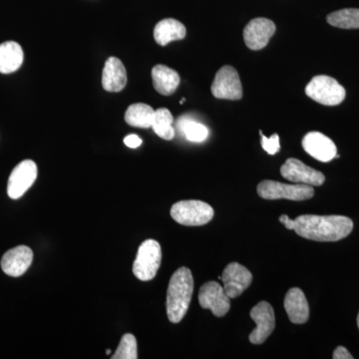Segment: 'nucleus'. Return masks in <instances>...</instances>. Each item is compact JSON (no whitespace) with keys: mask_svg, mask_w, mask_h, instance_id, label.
Segmentation results:
<instances>
[{"mask_svg":"<svg viewBox=\"0 0 359 359\" xmlns=\"http://www.w3.org/2000/svg\"><path fill=\"white\" fill-rule=\"evenodd\" d=\"M299 237L316 242H337L353 230V222L344 216L304 215L294 219Z\"/></svg>","mask_w":359,"mask_h":359,"instance_id":"f257e3e1","label":"nucleus"},{"mask_svg":"<svg viewBox=\"0 0 359 359\" xmlns=\"http://www.w3.org/2000/svg\"><path fill=\"white\" fill-rule=\"evenodd\" d=\"M194 278L186 266L177 269L170 280L167 290V316L173 323L183 320L192 301Z\"/></svg>","mask_w":359,"mask_h":359,"instance_id":"f03ea898","label":"nucleus"},{"mask_svg":"<svg viewBox=\"0 0 359 359\" xmlns=\"http://www.w3.org/2000/svg\"><path fill=\"white\" fill-rule=\"evenodd\" d=\"M306 94L323 105L337 106L346 99V92L334 78L318 75L313 77L306 87Z\"/></svg>","mask_w":359,"mask_h":359,"instance_id":"7ed1b4c3","label":"nucleus"},{"mask_svg":"<svg viewBox=\"0 0 359 359\" xmlns=\"http://www.w3.org/2000/svg\"><path fill=\"white\" fill-rule=\"evenodd\" d=\"M171 217L183 226H204L214 218V210L211 205L201 201H181L172 207Z\"/></svg>","mask_w":359,"mask_h":359,"instance_id":"20e7f679","label":"nucleus"},{"mask_svg":"<svg viewBox=\"0 0 359 359\" xmlns=\"http://www.w3.org/2000/svg\"><path fill=\"white\" fill-rule=\"evenodd\" d=\"M162 259V250L157 241L142 243L133 264V273L142 282H149L157 275Z\"/></svg>","mask_w":359,"mask_h":359,"instance_id":"39448f33","label":"nucleus"},{"mask_svg":"<svg viewBox=\"0 0 359 359\" xmlns=\"http://www.w3.org/2000/svg\"><path fill=\"white\" fill-rule=\"evenodd\" d=\"M257 191L259 197L266 200L306 201L311 199L314 195L313 186L304 184L287 185L271 180L261 182L257 186Z\"/></svg>","mask_w":359,"mask_h":359,"instance_id":"423d86ee","label":"nucleus"},{"mask_svg":"<svg viewBox=\"0 0 359 359\" xmlns=\"http://www.w3.org/2000/svg\"><path fill=\"white\" fill-rule=\"evenodd\" d=\"M212 95L226 100H240L243 87L238 71L233 66H223L218 71L212 84Z\"/></svg>","mask_w":359,"mask_h":359,"instance_id":"0eeeda50","label":"nucleus"},{"mask_svg":"<svg viewBox=\"0 0 359 359\" xmlns=\"http://www.w3.org/2000/svg\"><path fill=\"white\" fill-rule=\"evenodd\" d=\"M37 165L32 160L20 162L11 172L7 183V195L11 199L22 197L37 178Z\"/></svg>","mask_w":359,"mask_h":359,"instance_id":"6e6552de","label":"nucleus"},{"mask_svg":"<svg viewBox=\"0 0 359 359\" xmlns=\"http://www.w3.org/2000/svg\"><path fill=\"white\" fill-rule=\"evenodd\" d=\"M250 318L256 323V328L250 332L249 339L252 344H262L273 334L276 327V316L273 306L266 302H261L250 311Z\"/></svg>","mask_w":359,"mask_h":359,"instance_id":"1a4fd4ad","label":"nucleus"},{"mask_svg":"<svg viewBox=\"0 0 359 359\" xmlns=\"http://www.w3.org/2000/svg\"><path fill=\"white\" fill-rule=\"evenodd\" d=\"M200 306L210 309L217 318H222L229 313L231 308V299L224 287L217 282L205 283L199 292Z\"/></svg>","mask_w":359,"mask_h":359,"instance_id":"9d476101","label":"nucleus"},{"mask_svg":"<svg viewBox=\"0 0 359 359\" xmlns=\"http://www.w3.org/2000/svg\"><path fill=\"white\" fill-rule=\"evenodd\" d=\"M280 174L283 178L289 180L295 184L318 187L325 181V175L320 171L306 166L302 161L290 158L285 161L280 168Z\"/></svg>","mask_w":359,"mask_h":359,"instance_id":"9b49d317","label":"nucleus"},{"mask_svg":"<svg viewBox=\"0 0 359 359\" xmlns=\"http://www.w3.org/2000/svg\"><path fill=\"white\" fill-rule=\"evenodd\" d=\"M276 32V25L268 18L250 20L244 29L245 43L252 50H261L268 45Z\"/></svg>","mask_w":359,"mask_h":359,"instance_id":"f8f14e48","label":"nucleus"},{"mask_svg":"<svg viewBox=\"0 0 359 359\" xmlns=\"http://www.w3.org/2000/svg\"><path fill=\"white\" fill-rule=\"evenodd\" d=\"M224 290L230 299L240 297L252 282V273L238 263H231L224 269L221 276Z\"/></svg>","mask_w":359,"mask_h":359,"instance_id":"ddd939ff","label":"nucleus"},{"mask_svg":"<svg viewBox=\"0 0 359 359\" xmlns=\"http://www.w3.org/2000/svg\"><path fill=\"white\" fill-rule=\"evenodd\" d=\"M33 261V252L29 247L18 245L7 250L1 259V269L7 276L18 278L25 275Z\"/></svg>","mask_w":359,"mask_h":359,"instance_id":"4468645a","label":"nucleus"},{"mask_svg":"<svg viewBox=\"0 0 359 359\" xmlns=\"http://www.w3.org/2000/svg\"><path fill=\"white\" fill-rule=\"evenodd\" d=\"M304 151L320 162L327 163L337 154V146L332 139L320 132H311L302 139Z\"/></svg>","mask_w":359,"mask_h":359,"instance_id":"2eb2a0df","label":"nucleus"},{"mask_svg":"<svg viewBox=\"0 0 359 359\" xmlns=\"http://www.w3.org/2000/svg\"><path fill=\"white\" fill-rule=\"evenodd\" d=\"M126 68L117 57H110L104 65L102 86L108 92H120L127 85Z\"/></svg>","mask_w":359,"mask_h":359,"instance_id":"dca6fc26","label":"nucleus"},{"mask_svg":"<svg viewBox=\"0 0 359 359\" xmlns=\"http://www.w3.org/2000/svg\"><path fill=\"white\" fill-rule=\"evenodd\" d=\"M285 309L290 320L295 325L306 323L309 318L308 299L299 287L290 289L285 297Z\"/></svg>","mask_w":359,"mask_h":359,"instance_id":"f3484780","label":"nucleus"},{"mask_svg":"<svg viewBox=\"0 0 359 359\" xmlns=\"http://www.w3.org/2000/svg\"><path fill=\"white\" fill-rule=\"evenodd\" d=\"M25 60L22 47L18 42L6 41L0 44V73L9 74L20 69Z\"/></svg>","mask_w":359,"mask_h":359,"instance_id":"a211bd4d","label":"nucleus"},{"mask_svg":"<svg viewBox=\"0 0 359 359\" xmlns=\"http://www.w3.org/2000/svg\"><path fill=\"white\" fill-rule=\"evenodd\" d=\"M152 79L156 91L164 96L172 95L181 81L177 71L162 65L154 66L152 69Z\"/></svg>","mask_w":359,"mask_h":359,"instance_id":"6ab92c4d","label":"nucleus"},{"mask_svg":"<svg viewBox=\"0 0 359 359\" xmlns=\"http://www.w3.org/2000/svg\"><path fill=\"white\" fill-rule=\"evenodd\" d=\"M186 33L183 23L173 18H166L156 25L154 39L161 46H166L170 42L185 39Z\"/></svg>","mask_w":359,"mask_h":359,"instance_id":"aec40b11","label":"nucleus"},{"mask_svg":"<svg viewBox=\"0 0 359 359\" xmlns=\"http://www.w3.org/2000/svg\"><path fill=\"white\" fill-rule=\"evenodd\" d=\"M154 116L155 110L147 104H132L125 113V121L132 127L151 128Z\"/></svg>","mask_w":359,"mask_h":359,"instance_id":"412c9836","label":"nucleus"},{"mask_svg":"<svg viewBox=\"0 0 359 359\" xmlns=\"http://www.w3.org/2000/svg\"><path fill=\"white\" fill-rule=\"evenodd\" d=\"M174 118L170 110L167 108H160L155 111L154 120H153L152 128L160 138L170 141L174 139L175 128L173 127Z\"/></svg>","mask_w":359,"mask_h":359,"instance_id":"4be33fe9","label":"nucleus"},{"mask_svg":"<svg viewBox=\"0 0 359 359\" xmlns=\"http://www.w3.org/2000/svg\"><path fill=\"white\" fill-rule=\"evenodd\" d=\"M327 22L341 29H359V9L344 8L328 14Z\"/></svg>","mask_w":359,"mask_h":359,"instance_id":"5701e85b","label":"nucleus"},{"mask_svg":"<svg viewBox=\"0 0 359 359\" xmlns=\"http://www.w3.org/2000/svg\"><path fill=\"white\" fill-rule=\"evenodd\" d=\"M177 124H178L179 131L186 137L188 141L200 143L205 141L209 136V129L205 125L195 121L192 118L181 117Z\"/></svg>","mask_w":359,"mask_h":359,"instance_id":"b1692460","label":"nucleus"},{"mask_svg":"<svg viewBox=\"0 0 359 359\" xmlns=\"http://www.w3.org/2000/svg\"><path fill=\"white\" fill-rule=\"evenodd\" d=\"M137 340L133 334H126L123 335L121 341L117 351L112 356V359H137Z\"/></svg>","mask_w":359,"mask_h":359,"instance_id":"393cba45","label":"nucleus"},{"mask_svg":"<svg viewBox=\"0 0 359 359\" xmlns=\"http://www.w3.org/2000/svg\"><path fill=\"white\" fill-rule=\"evenodd\" d=\"M259 134L262 136V147L269 155H276V153L280 152V137L278 134H273V136L269 137V138L264 136L262 131H259Z\"/></svg>","mask_w":359,"mask_h":359,"instance_id":"a878e982","label":"nucleus"},{"mask_svg":"<svg viewBox=\"0 0 359 359\" xmlns=\"http://www.w3.org/2000/svg\"><path fill=\"white\" fill-rule=\"evenodd\" d=\"M124 143L127 147L136 149L140 147L142 145V139L140 137L137 136V135L131 134L128 135L127 137H125Z\"/></svg>","mask_w":359,"mask_h":359,"instance_id":"bb28decb","label":"nucleus"},{"mask_svg":"<svg viewBox=\"0 0 359 359\" xmlns=\"http://www.w3.org/2000/svg\"><path fill=\"white\" fill-rule=\"evenodd\" d=\"M332 358L334 359H353V356L347 351L346 347L339 346L335 349Z\"/></svg>","mask_w":359,"mask_h":359,"instance_id":"cd10ccee","label":"nucleus"},{"mask_svg":"<svg viewBox=\"0 0 359 359\" xmlns=\"http://www.w3.org/2000/svg\"><path fill=\"white\" fill-rule=\"evenodd\" d=\"M278 219H280V223L285 224V226L287 230H294L295 221L294 219H290V217L287 216V215H283V216H280Z\"/></svg>","mask_w":359,"mask_h":359,"instance_id":"c85d7f7f","label":"nucleus"},{"mask_svg":"<svg viewBox=\"0 0 359 359\" xmlns=\"http://www.w3.org/2000/svg\"><path fill=\"white\" fill-rule=\"evenodd\" d=\"M184 102H186L185 98L182 99L181 102H180V103L183 104Z\"/></svg>","mask_w":359,"mask_h":359,"instance_id":"c756f323","label":"nucleus"},{"mask_svg":"<svg viewBox=\"0 0 359 359\" xmlns=\"http://www.w3.org/2000/svg\"><path fill=\"white\" fill-rule=\"evenodd\" d=\"M106 353L110 354L111 353L110 349H107V351H106Z\"/></svg>","mask_w":359,"mask_h":359,"instance_id":"7c9ffc66","label":"nucleus"},{"mask_svg":"<svg viewBox=\"0 0 359 359\" xmlns=\"http://www.w3.org/2000/svg\"><path fill=\"white\" fill-rule=\"evenodd\" d=\"M358 327L359 328V313H358Z\"/></svg>","mask_w":359,"mask_h":359,"instance_id":"2f4dec72","label":"nucleus"}]
</instances>
